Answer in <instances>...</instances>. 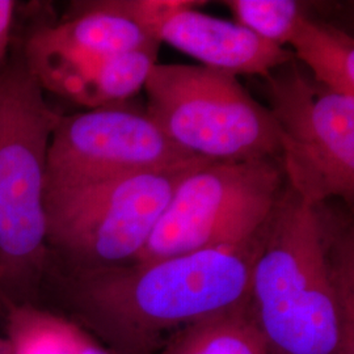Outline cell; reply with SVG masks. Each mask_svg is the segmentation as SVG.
<instances>
[{
    "label": "cell",
    "mask_w": 354,
    "mask_h": 354,
    "mask_svg": "<svg viewBox=\"0 0 354 354\" xmlns=\"http://www.w3.org/2000/svg\"><path fill=\"white\" fill-rule=\"evenodd\" d=\"M263 232L241 245L147 263L70 266L64 304L112 354H153L177 332L250 306Z\"/></svg>",
    "instance_id": "cell-1"
},
{
    "label": "cell",
    "mask_w": 354,
    "mask_h": 354,
    "mask_svg": "<svg viewBox=\"0 0 354 354\" xmlns=\"http://www.w3.org/2000/svg\"><path fill=\"white\" fill-rule=\"evenodd\" d=\"M250 313L270 354H354L353 234L286 185L266 222Z\"/></svg>",
    "instance_id": "cell-2"
},
{
    "label": "cell",
    "mask_w": 354,
    "mask_h": 354,
    "mask_svg": "<svg viewBox=\"0 0 354 354\" xmlns=\"http://www.w3.org/2000/svg\"><path fill=\"white\" fill-rule=\"evenodd\" d=\"M59 118L24 61L0 73V290L12 304H32L49 263L44 189Z\"/></svg>",
    "instance_id": "cell-3"
},
{
    "label": "cell",
    "mask_w": 354,
    "mask_h": 354,
    "mask_svg": "<svg viewBox=\"0 0 354 354\" xmlns=\"http://www.w3.org/2000/svg\"><path fill=\"white\" fill-rule=\"evenodd\" d=\"M187 163L70 187H45L48 247L74 266L133 263L177 185L198 167Z\"/></svg>",
    "instance_id": "cell-4"
},
{
    "label": "cell",
    "mask_w": 354,
    "mask_h": 354,
    "mask_svg": "<svg viewBox=\"0 0 354 354\" xmlns=\"http://www.w3.org/2000/svg\"><path fill=\"white\" fill-rule=\"evenodd\" d=\"M143 89L146 113L178 149L214 162L281 158L277 125L236 79L203 64H159Z\"/></svg>",
    "instance_id": "cell-5"
},
{
    "label": "cell",
    "mask_w": 354,
    "mask_h": 354,
    "mask_svg": "<svg viewBox=\"0 0 354 354\" xmlns=\"http://www.w3.org/2000/svg\"><path fill=\"white\" fill-rule=\"evenodd\" d=\"M285 188L282 167L274 159L207 162L177 185L133 263L253 241Z\"/></svg>",
    "instance_id": "cell-6"
},
{
    "label": "cell",
    "mask_w": 354,
    "mask_h": 354,
    "mask_svg": "<svg viewBox=\"0 0 354 354\" xmlns=\"http://www.w3.org/2000/svg\"><path fill=\"white\" fill-rule=\"evenodd\" d=\"M285 180L304 203L354 196V96L323 87L295 58L264 77Z\"/></svg>",
    "instance_id": "cell-7"
},
{
    "label": "cell",
    "mask_w": 354,
    "mask_h": 354,
    "mask_svg": "<svg viewBox=\"0 0 354 354\" xmlns=\"http://www.w3.org/2000/svg\"><path fill=\"white\" fill-rule=\"evenodd\" d=\"M203 159L178 149L146 112L127 102L61 115L51 136L45 187H70Z\"/></svg>",
    "instance_id": "cell-8"
},
{
    "label": "cell",
    "mask_w": 354,
    "mask_h": 354,
    "mask_svg": "<svg viewBox=\"0 0 354 354\" xmlns=\"http://www.w3.org/2000/svg\"><path fill=\"white\" fill-rule=\"evenodd\" d=\"M160 44L106 58H62L26 53L28 71L42 89L97 109L124 104L145 87Z\"/></svg>",
    "instance_id": "cell-9"
},
{
    "label": "cell",
    "mask_w": 354,
    "mask_h": 354,
    "mask_svg": "<svg viewBox=\"0 0 354 354\" xmlns=\"http://www.w3.org/2000/svg\"><path fill=\"white\" fill-rule=\"evenodd\" d=\"M159 41L200 61L203 66L231 75L266 77L294 59L290 49L259 37L250 29L194 10L172 17Z\"/></svg>",
    "instance_id": "cell-10"
},
{
    "label": "cell",
    "mask_w": 354,
    "mask_h": 354,
    "mask_svg": "<svg viewBox=\"0 0 354 354\" xmlns=\"http://www.w3.org/2000/svg\"><path fill=\"white\" fill-rule=\"evenodd\" d=\"M79 12L64 23L41 28L26 42V53L62 58H106L160 44L129 19L102 8L97 1L82 3Z\"/></svg>",
    "instance_id": "cell-11"
},
{
    "label": "cell",
    "mask_w": 354,
    "mask_h": 354,
    "mask_svg": "<svg viewBox=\"0 0 354 354\" xmlns=\"http://www.w3.org/2000/svg\"><path fill=\"white\" fill-rule=\"evenodd\" d=\"M3 304L12 354H112L70 317L36 304Z\"/></svg>",
    "instance_id": "cell-12"
},
{
    "label": "cell",
    "mask_w": 354,
    "mask_h": 354,
    "mask_svg": "<svg viewBox=\"0 0 354 354\" xmlns=\"http://www.w3.org/2000/svg\"><path fill=\"white\" fill-rule=\"evenodd\" d=\"M289 45L294 58L310 70V75L319 84L332 92L354 96L352 36L307 17L291 36Z\"/></svg>",
    "instance_id": "cell-13"
},
{
    "label": "cell",
    "mask_w": 354,
    "mask_h": 354,
    "mask_svg": "<svg viewBox=\"0 0 354 354\" xmlns=\"http://www.w3.org/2000/svg\"><path fill=\"white\" fill-rule=\"evenodd\" d=\"M162 354H270L250 306L183 329Z\"/></svg>",
    "instance_id": "cell-14"
},
{
    "label": "cell",
    "mask_w": 354,
    "mask_h": 354,
    "mask_svg": "<svg viewBox=\"0 0 354 354\" xmlns=\"http://www.w3.org/2000/svg\"><path fill=\"white\" fill-rule=\"evenodd\" d=\"M225 4L235 15L238 24L283 48L308 17L304 6L292 0H228Z\"/></svg>",
    "instance_id": "cell-15"
},
{
    "label": "cell",
    "mask_w": 354,
    "mask_h": 354,
    "mask_svg": "<svg viewBox=\"0 0 354 354\" xmlns=\"http://www.w3.org/2000/svg\"><path fill=\"white\" fill-rule=\"evenodd\" d=\"M102 8L118 13L142 29L149 37L159 41L163 26L176 15L205 4L196 0H102Z\"/></svg>",
    "instance_id": "cell-16"
},
{
    "label": "cell",
    "mask_w": 354,
    "mask_h": 354,
    "mask_svg": "<svg viewBox=\"0 0 354 354\" xmlns=\"http://www.w3.org/2000/svg\"><path fill=\"white\" fill-rule=\"evenodd\" d=\"M16 10V1L13 0H0V73L6 62L8 45L11 41L13 16Z\"/></svg>",
    "instance_id": "cell-17"
},
{
    "label": "cell",
    "mask_w": 354,
    "mask_h": 354,
    "mask_svg": "<svg viewBox=\"0 0 354 354\" xmlns=\"http://www.w3.org/2000/svg\"><path fill=\"white\" fill-rule=\"evenodd\" d=\"M0 354H12L11 346L4 335H0Z\"/></svg>",
    "instance_id": "cell-18"
},
{
    "label": "cell",
    "mask_w": 354,
    "mask_h": 354,
    "mask_svg": "<svg viewBox=\"0 0 354 354\" xmlns=\"http://www.w3.org/2000/svg\"><path fill=\"white\" fill-rule=\"evenodd\" d=\"M0 282H1V268H0Z\"/></svg>",
    "instance_id": "cell-19"
}]
</instances>
